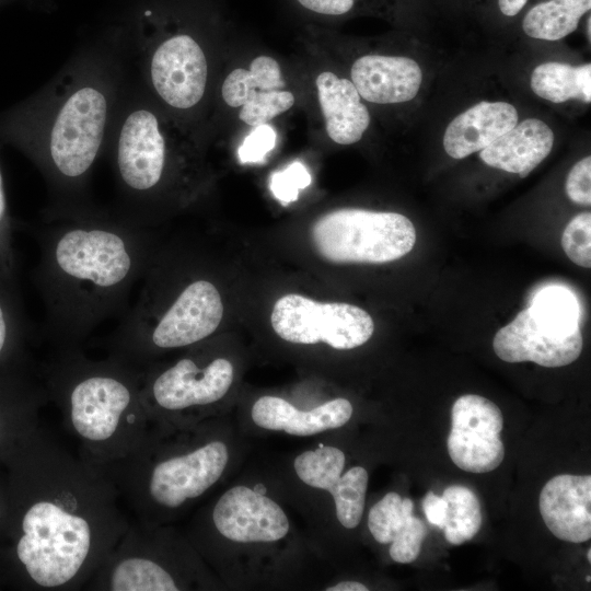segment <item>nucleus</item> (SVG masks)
Returning <instances> with one entry per match:
<instances>
[{
	"mask_svg": "<svg viewBox=\"0 0 591 591\" xmlns=\"http://www.w3.org/2000/svg\"><path fill=\"white\" fill-rule=\"evenodd\" d=\"M5 464L4 571L28 590L84 589L130 524L116 487L39 426L19 442Z\"/></svg>",
	"mask_w": 591,
	"mask_h": 591,
	"instance_id": "obj_1",
	"label": "nucleus"
},
{
	"mask_svg": "<svg viewBox=\"0 0 591 591\" xmlns=\"http://www.w3.org/2000/svg\"><path fill=\"white\" fill-rule=\"evenodd\" d=\"M130 68L111 23L42 89L0 113V142L25 155L48 193L40 220L89 212L90 181L105 154Z\"/></svg>",
	"mask_w": 591,
	"mask_h": 591,
	"instance_id": "obj_2",
	"label": "nucleus"
},
{
	"mask_svg": "<svg viewBox=\"0 0 591 591\" xmlns=\"http://www.w3.org/2000/svg\"><path fill=\"white\" fill-rule=\"evenodd\" d=\"M39 246L33 271L53 350L82 347L104 321L123 316L154 253L151 233L114 209L27 224Z\"/></svg>",
	"mask_w": 591,
	"mask_h": 591,
	"instance_id": "obj_3",
	"label": "nucleus"
},
{
	"mask_svg": "<svg viewBox=\"0 0 591 591\" xmlns=\"http://www.w3.org/2000/svg\"><path fill=\"white\" fill-rule=\"evenodd\" d=\"M38 379L79 455L97 468L128 455L151 428L141 368L120 358L93 359L82 347L53 350L38 367Z\"/></svg>",
	"mask_w": 591,
	"mask_h": 591,
	"instance_id": "obj_4",
	"label": "nucleus"
},
{
	"mask_svg": "<svg viewBox=\"0 0 591 591\" xmlns=\"http://www.w3.org/2000/svg\"><path fill=\"white\" fill-rule=\"evenodd\" d=\"M196 438L166 442L153 426L128 455L100 468L137 521L159 524L220 479L229 461L227 444Z\"/></svg>",
	"mask_w": 591,
	"mask_h": 591,
	"instance_id": "obj_5",
	"label": "nucleus"
},
{
	"mask_svg": "<svg viewBox=\"0 0 591 591\" xmlns=\"http://www.w3.org/2000/svg\"><path fill=\"white\" fill-rule=\"evenodd\" d=\"M105 153L111 158L121 216L148 227L174 178V149L163 117L131 71Z\"/></svg>",
	"mask_w": 591,
	"mask_h": 591,
	"instance_id": "obj_6",
	"label": "nucleus"
},
{
	"mask_svg": "<svg viewBox=\"0 0 591 591\" xmlns=\"http://www.w3.org/2000/svg\"><path fill=\"white\" fill-rule=\"evenodd\" d=\"M315 251L335 264H384L408 254L416 242L413 222L397 212L341 208L311 227Z\"/></svg>",
	"mask_w": 591,
	"mask_h": 591,
	"instance_id": "obj_7",
	"label": "nucleus"
},
{
	"mask_svg": "<svg viewBox=\"0 0 591 591\" xmlns=\"http://www.w3.org/2000/svg\"><path fill=\"white\" fill-rule=\"evenodd\" d=\"M233 378V366L223 357L204 362L188 355L169 366L142 367L141 397L151 425L170 427L201 414L227 395Z\"/></svg>",
	"mask_w": 591,
	"mask_h": 591,
	"instance_id": "obj_8",
	"label": "nucleus"
},
{
	"mask_svg": "<svg viewBox=\"0 0 591 591\" xmlns=\"http://www.w3.org/2000/svg\"><path fill=\"white\" fill-rule=\"evenodd\" d=\"M174 541L158 524L137 521L103 560L85 590L177 591L183 577L173 564Z\"/></svg>",
	"mask_w": 591,
	"mask_h": 591,
	"instance_id": "obj_9",
	"label": "nucleus"
},
{
	"mask_svg": "<svg viewBox=\"0 0 591 591\" xmlns=\"http://www.w3.org/2000/svg\"><path fill=\"white\" fill-rule=\"evenodd\" d=\"M270 322L275 333L286 341L325 343L339 350L362 346L374 332L371 315L357 305L317 302L297 293L276 301Z\"/></svg>",
	"mask_w": 591,
	"mask_h": 591,
	"instance_id": "obj_10",
	"label": "nucleus"
},
{
	"mask_svg": "<svg viewBox=\"0 0 591 591\" xmlns=\"http://www.w3.org/2000/svg\"><path fill=\"white\" fill-rule=\"evenodd\" d=\"M451 422L447 448L459 468L488 473L501 464L503 418L495 403L476 394L462 395L453 403Z\"/></svg>",
	"mask_w": 591,
	"mask_h": 591,
	"instance_id": "obj_11",
	"label": "nucleus"
},
{
	"mask_svg": "<svg viewBox=\"0 0 591 591\" xmlns=\"http://www.w3.org/2000/svg\"><path fill=\"white\" fill-rule=\"evenodd\" d=\"M345 462L341 450L321 445L298 455L293 467L305 485L328 491L334 498L339 523L355 529L363 514L369 477L362 466H354L341 475Z\"/></svg>",
	"mask_w": 591,
	"mask_h": 591,
	"instance_id": "obj_12",
	"label": "nucleus"
},
{
	"mask_svg": "<svg viewBox=\"0 0 591 591\" xmlns=\"http://www.w3.org/2000/svg\"><path fill=\"white\" fill-rule=\"evenodd\" d=\"M211 521L220 535L237 543L276 542L289 532L281 507L246 486L227 490L215 503Z\"/></svg>",
	"mask_w": 591,
	"mask_h": 591,
	"instance_id": "obj_13",
	"label": "nucleus"
},
{
	"mask_svg": "<svg viewBox=\"0 0 591 591\" xmlns=\"http://www.w3.org/2000/svg\"><path fill=\"white\" fill-rule=\"evenodd\" d=\"M583 339L580 331L561 335L538 323L530 308L522 310L495 335L493 348L506 362L532 361L546 368L564 367L578 359Z\"/></svg>",
	"mask_w": 591,
	"mask_h": 591,
	"instance_id": "obj_14",
	"label": "nucleus"
},
{
	"mask_svg": "<svg viewBox=\"0 0 591 591\" xmlns=\"http://www.w3.org/2000/svg\"><path fill=\"white\" fill-rule=\"evenodd\" d=\"M540 512L557 538L582 543L591 537V476L561 474L540 494Z\"/></svg>",
	"mask_w": 591,
	"mask_h": 591,
	"instance_id": "obj_15",
	"label": "nucleus"
},
{
	"mask_svg": "<svg viewBox=\"0 0 591 591\" xmlns=\"http://www.w3.org/2000/svg\"><path fill=\"white\" fill-rule=\"evenodd\" d=\"M351 82L360 97L378 104L413 100L421 85L419 65L407 57L367 55L351 67Z\"/></svg>",
	"mask_w": 591,
	"mask_h": 591,
	"instance_id": "obj_16",
	"label": "nucleus"
},
{
	"mask_svg": "<svg viewBox=\"0 0 591 591\" xmlns=\"http://www.w3.org/2000/svg\"><path fill=\"white\" fill-rule=\"evenodd\" d=\"M48 402L46 392L28 372L0 374V462L38 426V412Z\"/></svg>",
	"mask_w": 591,
	"mask_h": 591,
	"instance_id": "obj_17",
	"label": "nucleus"
},
{
	"mask_svg": "<svg viewBox=\"0 0 591 591\" xmlns=\"http://www.w3.org/2000/svg\"><path fill=\"white\" fill-rule=\"evenodd\" d=\"M251 415L260 428L309 437L347 424L352 405L346 398H335L303 412L281 397L266 395L254 403Z\"/></svg>",
	"mask_w": 591,
	"mask_h": 591,
	"instance_id": "obj_18",
	"label": "nucleus"
},
{
	"mask_svg": "<svg viewBox=\"0 0 591 591\" xmlns=\"http://www.w3.org/2000/svg\"><path fill=\"white\" fill-rule=\"evenodd\" d=\"M517 123L513 105L482 101L449 124L443 136L444 150L453 159H464L493 143Z\"/></svg>",
	"mask_w": 591,
	"mask_h": 591,
	"instance_id": "obj_19",
	"label": "nucleus"
},
{
	"mask_svg": "<svg viewBox=\"0 0 591 591\" xmlns=\"http://www.w3.org/2000/svg\"><path fill=\"white\" fill-rule=\"evenodd\" d=\"M554 134L543 120L528 118L479 151L487 165L526 177L551 152Z\"/></svg>",
	"mask_w": 591,
	"mask_h": 591,
	"instance_id": "obj_20",
	"label": "nucleus"
},
{
	"mask_svg": "<svg viewBox=\"0 0 591 591\" xmlns=\"http://www.w3.org/2000/svg\"><path fill=\"white\" fill-rule=\"evenodd\" d=\"M315 84L329 138L339 144L359 141L369 127L370 114L354 83L325 71Z\"/></svg>",
	"mask_w": 591,
	"mask_h": 591,
	"instance_id": "obj_21",
	"label": "nucleus"
},
{
	"mask_svg": "<svg viewBox=\"0 0 591 591\" xmlns=\"http://www.w3.org/2000/svg\"><path fill=\"white\" fill-rule=\"evenodd\" d=\"M16 283L0 280V374L28 372L31 338Z\"/></svg>",
	"mask_w": 591,
	"mask_h": 591,
	"instance_id": "obj_22",
	"label": "nucleus"
},
{
	"mask_svg": "<svg viewBox=\"0 0 591 591\" xmlns=\"http://www.w3.org/2000/svg\"><path fill=\"white\" fill-rule=\"evenodd\" d=\"M532 91L553 103L570 99L591 102V65L573 67L549 61L538 65L531 76Z\"/></svg>",
	"mask_w": 591,
	"mask_h": 591,
	"instance_id": "obj_23",
	"label": "nucleus"
},
{
	"mask_svg": "<svg viewBox=\"0 0 591 591\" xmlns=\"http://www.w3.org/2000/svg\"><path fill=\"white\" fill-rule=\"evenodd\" d=\"M590 9L591 0H546L525 13L522 28L532 38L558 40L575 32Z\"/></svg>",
	"mask_w": 591,
	"mask_h": 591,
	"instance_id": "obj_24",
	"label": "nucleus"
},
{
	"mask_svg": "<svg viewBox=\"0 0 591 591\" xmlns=\"http://www.w3.org/2000/svg\"><path fill=\"white\" fill-rule=\"evenodd\" d=\"M285 81L277 60L268 56L256 57L250 70L236 68L224 79L221 94L230 107H241L259 91L282 90Z\"/></svg>",
	"mask_w": 591,
	"mask_h": 591,
	"instance_id": "obj_25",
	"label": "nucleus"
},
{
	"mask_svg": "<svg viewBox=\"0 0 591 591\" xmlns=\"http://www.w3.org/2000/svg\"><path fill=\"white\" fill-rule=\"evenodd\" d=\"M442 497L447 501L445 540L452 545H461L473 538L482 525L477 496L467 487L452 485L444 489Z\"/></svg>",
	"mask_w": 591,
	"mask_h": 591,
	"instance_id": "obj_26",
	"label": "nucleus"
},
{
	"mask_svg": "<svg viewBox=\"0 0 591 591\" xmlns=\"http://www.w3.org/2000/svg\"><path fill=\"white\" fill-rule=\"evenodd\" d=\"M543 326L561 335H570L579 327V305L575 294L559 286L542 289L529 306Z\"/></svg>",
	"mask_w": 591,
	"mask_h": 591,
	"instance_id": "obj_27",
	"label": "nucleus"
},
{
	"mask_svg": "<svg viewBox=\"0 0 591 591\" xmlns=\"http://www.w3.org/2000/svg\"><path fill=\"white\" fill-rule=\"evenodd\" d=\"M414 503L397 493H387L369 511L368 528L380 544H389L404 530L413 515Z\"/></svg>",
	"mask_w": 591,
	"mask_h": 591,
	"instance_id": "obj_28",
	"label": "nucleus"
},
{
	"mask_svg": "<svg viewBox=\"0 0 591 591\" xmlns=\"http://www.w3.org/2000/svg\"><path fill=\"white\" fill-rule=\"evenodd\" d=\"M294 104V96L286 90L259 91L241 106L239 118L248 126L267 124L274 117L287 112Z\"/></svg>",
	"mask_w": 591,
	"mask_h": 591,
	"instance_id": "obj_29",
	"label": "nucleus"
},
{
	"mask_svg": "<svg viewBox=\"0 0 591 591\" xmlns=\"http://www.w3.org/2000/svg\"><path fill=\"white\" fill-rule=\"evenodd\" d=\"M561 247L576 265L591 267V213L582 212L571 219L564 230Z\"/></svg>",
	"mask_w": 591,
	"mask_h": 591,
	"instance_id": "obj_30",
	"label": "nucleus"
},
{
	"mask_svg": "<svg viewBox=\"0 0 591 591\" xmlns=\"http://www.w3.org/2000/svg\"><path fill=\"white\" fill-rule=\"evenodd\" d=\"M2 144L0 142V153ZM14 223L10 215L0 157V280L16 283V256L13 243Z\"/></svg>",
	"mask_w": 591,
	"mask_h": 591,
	"instance_id": "obj_31",
	"label": "nucleus"
},
{
	"mask_svg": "<svg viewBox=\"0 0 591 591\" xmlns=\"http://www.w3.org/2000/svg\"><path fill=\"white\" fill-rule=\"evenodd\" d=\"M312 177L308 169L299 161L289 164L285 170L270 176V190L276 199L287 205L298 199L299 192L311 184Z\"/></svg>",
	"mask_w": 591,
	"mask_h": 591,
	"instance_id": "obj_32",
	"label": "nucleus"
},
{
	"mask_svg": "<svg viewBox=\"0 0 591 591\" xmlns=\"http://www.w3.org/2000/svg\"><path fill=\"white\" fill-rule=\"evenodd\" d=\"M426 533L427 530L424 522L413 514L404 530L391 543V558L399 564L414 561L420 554Z\"/></svg>",
	"mask_w": 591,
	"mask_h": 591,
	"instance_id": "obj_33",
	"label": "nucleus"
},
{
	"mask_svg": "<svg viewBox=\"0 0 591 591\" xmlns=\"http://www.w3.org/2000/svg\"><path fill=\"white\" fill-rule=\"evenodd\" d=\"M276 131L268 125L255 126L239 148L237 154L242 163L262 162L276 144Z\"/></svg>",
	"mask_w": 591,
	"mask_h": 591,
	"instance_id": "obj_34",
	"label": "nucleus"
},
{
	"mask_svg": "<svg viewBox=\"0 0 591 591\" xmlns=\"http://www.w3.org/2000/svg\"><path fill=\"white\" fill-rule=\"evenodd\" d=\"M566 194L570 200L582 206L591 204V157L578 161L568 173Z\"/></svg>",
	"mask_w": 591,
	"mask_h": 591,
	"instance_id": "obj_35",
	"label": "nucleus"
},
{
	"mask_svg": "<svg viewBox=\"0 0 591 591\" xmlns=\"http://www.w3.org/2000/svg\"><path fill=\"white\" fill-rule=\"evenodd\" d=\"M422 509L427 520L440 529H443L447 518V501L432 491L426 494L422 499Z\"/></svg>",
	"mask_w": 591,
	"mask_h": 591,
	"instance_id": "obj_36",
	"label": "nucleus"
},
{
	"mask_svg": "<svg viewBox=\"0 0 591 591\" xmlns=\"http://www.w3.org/2000/svg\"><path fill=\"white\" fill-rule=\"evenodd\" d=\"M526 2L528 0H497L499 11L508 18L519 14Z\"/></svg>",
	"mask_w": 591,
	"mask_h": 591,
	"instance_id": "obj_37",
	"label": "nucleus"
},
{
	"mask_svg": "<svg viewBox=\"0 0 591 591\" xmlns=\"http://www.w3.org/2000/svg\"><path fill=\"white\" fill-rule=\"evenodd\" d=\"M24 4L31 9L37 10H50V7L54 4L53 0H0V8L10 5V4Z\"/></svg>",
	"mask_w": 591,
	"mask_h": 591,
	"instance_id": "obj_38",
	"label": "nucleus"
},
{
	"mask_svg": "<svg viewBox=\"0 0 591 591\" xmlns=\"http://www.w3.org/2000/svg\"><path fill=\"white\" fill-rule=\"evenodd\" d=\"M327 591H368V587L358 581H341L326 588Z\"/></svg>",
	"mask_w": 591,
	"mask_h": 591,
	"instance_id": "obj_39",
	"label": "nucleus"
},
{
	"mask_svg": "<svg viewBox=\"0 0 591 591\" xmlns=\"http://www.w3.org/2000/svg\"><path fill=\"white\" fill-rule=\"evenodd\" d=\"M8 509H9V503H8L7 488L3 489L0 486V534L1 533L3 534V531L7 525Z\"/></svg>",
	"mask_w": 591,
	"mask_h": 591,
	"instance_id": "obj_40",
	"label": "nucleus"
},
{
	"mask_svg": "<svg viewBox=\"0 0 591 591\" xmlns=\"http://www.w3.org/2000/svg\"><path fill=\"white\" fill-rule=\"evenodd\" d=\"M587 557H588V560L591 561V549L588 551Z\"/></svg>",
	"mask_w": 591,
	"mask_h": 591,
	"instance_id": "obj_41",
	"label": "nucleus"
},
{
	"mask_svg": "<svg viewBox=\"0 0 591 591\" xmlns=\"http://www.w3.org/2000/svg\"><path fill=\"white\" fill-rule=\"evenodd\" d=\"M586 580H587L588 582H590V581H591V577H590V576H587V577H586Z\"/></svg>",
	"mask_w": 591,
	"mask_h": 591,
	"instance_id": "obj_42",
	"label": "nucleus"
}]
</instances>
